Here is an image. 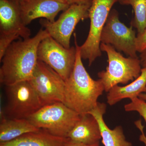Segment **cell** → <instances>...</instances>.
<instances>
[{
    "label": "cell",
    "instance_id": "cell-4",
    "mask_svg": "<svg viewBox=\"0 0 146 146\" xmlns=\"http://www.w3.org/2000/svg\"><path fill=\"white\" fill-rule=\"evenodd\" d=\"M80 115L62 102L42 106L28 119L34 126L55 136L67 138Z\"/></svg>",
    "mask_w": 146,
    "mask_h": 146
},
{
    "label": "cell",
    "instance_id": "cell-8",
    "mask_svg": "<svg viewBox=\"0 0 146 146\" xmlns=\"http://www.w3.org/2000/svg\"><path fill=\"white\" fill-rule=\"evenodd\" d=\"M37 54L38 60L48 65L65 81L69 78L75 64L76 47L66 48L50 35L39 43Z\"/></svg>",
    "mask_w": 146,
    "mask_h": 146
},
{
    "label": "cell",
    "instance_id": "cell-19",
    "mask_svg": "<svg viewBox=\"0 0 146 146\" xmlns=\"http://www.w3.org/2000/svg\"><path fill=\"white\" fill-rule=\"evenodd\" d=\"M127 112L136 111L143 118L146 123V102L139 98L131 100V102L124 106ZM146 137V133L145 134Z\"/></svg>",
    "mask_w": 146,
    "mask_h": 146
},
{
    "label": "cell",
    "instance_id": "cell-6",
    "mask_svg": "<svg viewBox=\"0 0 146 146\" xmlns=\"http://www.w3.org/2000/svg\"><path fill=\"white\" fill-rule=\"evenodd\" d=\"M7 103L2 110L6 117L28 119L43 106L29 81L5 86Z\"/></svg>",
    "mask_w": 146,
    "mask_h": 146
},
{
    "label": "cell",
    "instance_id": "cell-15",
    "mask_svg": "<svg viewBox=\"0 0 146 146\" xmlns=\"http://www.w3.org/2000/svg\"><path fill=\"white\" fill-rule=\"evenodd\" d=\"M146 93V68H142L141 75L131 83L125 86L116 85L108 92L107 102L113 106L121 100H131L138 98L142 93Z\"/></svg>",
    "mask_w": 146,
    "mask_h": 146
},
{
    "label": "cell",
    "instance_id": "cell-13",
    "mask_svg": "<svg viewBox=\"0 0 146 146\" xmlns=\"http://www.w3.org/2000/svg\"><path fill=\"white\" fill-rule=\"evenodd\" d=\"M67 138L87 145L100 143L102 136L98 121L89 113L80 115L79 119L68 133Z\"/></svg>",
    "mask_w": 146,
    "mask_h": 146
},
{
    "label": "cell",
    "instance_id": "cell-12",
    "mask_svg": "<svg viewBox=\"0 0 146 146\" xmlns=\"http://www.w3.org/2000/svg\"><path fill=\"white\" fill-rule=\"evenodd\" d=\"M0 34H15L29 38L31 31L21 18L19 1L0 0Z\"/></svg>",
    "mask_w": 146,
    "mask_h": 146
},
{
    "label": "cell",
    "instance_id": "cell-14",
    "mask_svg": "<svg viewBox=\"0 0 146 146\" xmlns=\"http://www.w3.org/2000/svg\"><path fill=\"white\" fill-rule=\"evenodd\" d=\"M106 105L98 102L96 107L89 112L98 121L100 129L102 142L104 146H132L126 139L123 128L118 126L111 129L105 122L103 116L106 112Z\"/></svg>",
    "mask_w": 146,
    "mask_h": 146
},
{
    "label": "cell",
    "instance_id": "cell-21",
    "mask_svg": "<svg viewBox=\"0 0 146 146\" xmlns=\"http://www.w3.org/2000/svg\"><path fill=\"white\" fill-rule=\"evenodd\" d=\"M136 47L137 52L140 53L146 50V28L136 36Z\"/></svg>",
    "mask_w": 146,
    "mask_h": 146
},
{
    "label": "cell",
    "instance_id": "cell-3",
    "mask_svg": "<svg viewBox=\"0 0 146 146\" xmlns=\"http://www.w3.org/2000/svg\"><path fill=\"white\" fill-rule=\"evenodd\" d=\"M100 48L102 52L106 53L108 58L106 70L98 74L106 92L108 93L119 84H126L133 81L141 75L142 68L139 58L125 57L110 45L101 43Z\"/></svg>",
    "mask_w": 146,
    "mask_h": 146
},
{
    "label": "cell",
    "instance_id": "cell-1",
    "mask_svg": "<svg viewBox=\"0 0 146 146\" xmlns=\"http://www.w3.org/2000/svg\"><path fill=\"white\" fill-rule=\"evenodd\" d=\"M48 36L46 31L41 29L33 37L14 41L11 44L0 61L1 84L9 86L30 79L38 61L39 43Z\"/></svg>",
    "mask_w": 146,
    "mask_h": 146
},
{
    "label": "cell",
    "instance_id": "cell-7",
    "mask_svg": "<svg viewBox=\"0 0 146 146\" xmlns=\"http://www.w3.org/2000/svg\"><path fill=\"white\" fill-rule=\"evenodd\" d=\"M29 82L38 95L42 106L64 103L65 82L57 73L38 60Z\"/></svg>",
    "mask_w": 146,
    "mask_h": 146
},
{
    "label": "cell",
    "instance_id": "cell-16",
    "mask_svg": "<svg viewBox=\"0 0 146 146\" xmlns=\"http://www.w3.org/2000/svg\"><path fill=\"white\" fill-rule=\"evenodd\" d=\"M39 129L28 119L7 118L1 111L0 143L10 142L26 133Z\"/></svg>",
    "mask_w": 146,
    "mask_h": 146
},
{
    "label": "cell",
    "instance_id": "cell-5",
    "mask_svg": "<svg viewBox=\"0 0 146 146\" xmlns=\"http://www.w3.org/2000/svg\"><path fill=\"white\" fill-rule=\"evenodd\" d=\"M118 0H93L89 9L90 26L86 41L80 46L82 59L88 60L90 66L102 55L100 48L102 31L113 6Z\"/></svg>",
    "mask_w": 146,
    "mask_h": 146
},
{
    "label": "cell",
    "instance_id": "cell-23",
    "mask_svg": "<svg viewBox=\"0 0 146 146\" xmlns=\"http://www.w3.org/2000/svg\"><path fill=\"white\" fill-rule=\"evenodd\" d=\"M65 146H100V143H97L93 144V145H87L78 142H75V141L70 140L68 138H66L65 142Z\"/></svg>",
    "mask_w": 146,
    "mask_h": 146
},
{
    "label": "cell",
    "instance_id": "cell-10",
    "mask_svg": "<svg viewBox=\"0 0 146 146\" xmlns=\"http://www.w3.org/2000/svg\"><path fill=\"white\" fill-rule=\"evenodd\" d=\"M132 27L131 26L128 27L121 22L117 11L112 9L102 31L101 43L111 45L116 50L122 52L129 57H138L136 32Z\"/></svg>",
    "mask_w": 146,
    "mask_h": 146
},
{
    "label": "cell",
    "instance_id": "cell-25",
    "mask_svg": "<svg viewBox=\"0 0 146 146\" xmlns=\"http://www.w3.org/2000/svg\"><path fill=\"white\" fill-rule=\"evenodd\" d=\"M140 59L142 68H146V50L141 53L140 55Z\"/></svg>",
    "mask_w": 146,
    "mask_h": 146
},
{
    "label": "cell",
    "instance_id": "cell-26",
    "mask_svg": "<svg viewBox=\"0 0 146 146\" xmlns=\"http://www.w3.org/2000/svg\"><path fill=\"white\" fill-rule=\"evenodd\" d=\"M138 98L146 102V93H142L139 95Z\"/></svg>",
    "mask_w": 146,
    "mask_h": 146
},
{
    "label": "cell",
    "instance_id": "cell-9",
    "mask_svg": "<svg viewBox=\"0 0 146 146\" xmlns=\"http://www.w3.org/2000/svg\"><path fill=\"white\" fill-rule=\"evenodd\" d=\"M91 5H71L63 11L57 21L50 22L41 19L39 23L50 36L66 48H70V39L73 32L80 21L89 18Z\"/></svg>",
    "mask_w": 146,
    "mask_h": 146
},
{
    "label": "cell",
    "instance_id": "cell-27",
    "mask_svg": "<svg viewBox=\"0 0 146 146\" xmlns=\"http://www.w3.org/2000/svg\"><path fill=\"white\" fill-rule=\"evenodd\" d=\"M17 1H19V0H17Z\"/></svg>",
    "mask_w": 146,
    "mask_h": 146
},
{
    "label": "cell",
    "instance_id": "cell-17",
    "mask_svg": "<svg viewBox=\"0 0 146 146\" xmlns=\"http://www.w3.org/2000/svg\"><path fill=\"white\" fill-rule=\"evenodd\" d=\"M66 139L40 129L26 133L10 142L0 143V146H65Z\"/></svg>",
    "mask_w": 146,
    "mask_h": 146
},
{
    "label": "cell",
    "instance_id": "cell-18",
    "mask_svg": "<svg viewBox=\"0 0 146 146\" xmlns=\"http://www.w3.org/2000/svg\"><path fill=\"white\" fill-rule=\"evenodd\" d=\"M121 5H130L133 9L134 17L131 25L141 33L146 28V0H118Z\"/></svg>",
    "mask_w": 146,
    "mask_h": 146
},
{
    "label": "cell",
    "instance_id": "cell-22",
    "mask_svg": "<svg viewBox=\"0 0 146 146\" xmlns=\"http://www.w3.org/2000/svg\"><path fill=\"white\" fill-rule=\"evenodd\" d=\"M135 125L138 128L141 132V135L139 137V140L146 146V137L144 131V126L142 124V121L141 119L137 120L135 122Z\"/></svg>",
    "mask_w": 146,
    "mask_h": 146
},
{
    "label": "cell",
    "instance_id": "cell-2",
    "mask_svg": "<svg viewBox=\"0 0 146 146\" xmlns=\"http://www.w3.org/2000/svg\"><path fill=\"white\" fill-rule=\"evenodd\" d=\"M74 37L76 49V62L70 76L65 81L63 104L82 115L96 107L98 99L105 91L100 80H94L84 68L75 33Z\"/></svg>",
    "mask_w": 146,
    "mask_h": 146
},
{
    "label": "cell",
    "instance_id": "cell-24",
    "mask_svg": "<svg viewBox=\"0 0 146 146\" xmlns=\"http://www.w3.org/2000/svg\"><path fill=\"white\" fill-rule=\"evenodd\" d=\"M70 5L76 4L87 5H91L93 0H66Z\"/></svg>",
    "mask_w": 146,
    "mask_h": 146
},
{
    "label": "cell",
    "instance_id": "cell-20",
    "mask_svg": "<svg viewBox=\"0 0 146 146\" xmlns=\"http://www.w3.org/2000/svg\"><path fill=\"white\" fill-rule=\"evenodd\" d=\"M19 37L15 34H0V61L9 47Z\"/></svg>",
    "mask_w": 146,
    "mask_h": 146
},
{
    "label": "cell",
    "instance_id": "cell-11",
    "mask_svg": "<svg viewBox=\"0 0 146 146\" xmlns=\"http://www.w3.org/2000/svg\"><path fill=\"white\" fill-rule=\"evenodd\" d=\"M19 4L22 21L26 26L39 18L54 22L58 14L70 5L66 0H19Z\"/></svg>",
    "mask_w": 146,
    "mask_h": 146
}]
</instances>
